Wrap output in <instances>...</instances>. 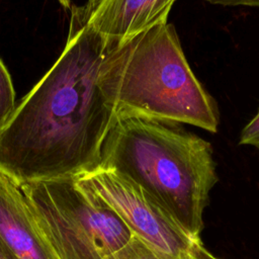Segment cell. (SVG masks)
<instances>
[{"mask_svg": "<svg viewBox=\"0 0 259 259\" xmlns=\"http://www.w3.org/2000/svg\"><path fill=\"white\" fill-rule=\"evenodd\" d=\"M112 46L74 11L61 56L0 130V173L20 186L99 168L115 120L100 79Z\"/></svg>", "mask_w": 259, "mask_h": 259, "instance_id": "6da1fadb", "label": "cell"}, {"mask_svg": "<svg viewBox=\"0 0 259 259\" xmlns=\"http://www.w3.org/2000/svg\"><path fill=\"white\" fill-rule=\"evenodd\" d=\"M99 167L139 184L192 238L201 240L203 211L218 182L207 141L178 122L118 115L104 140Z\"/></svg>", "mask_w": 259, "mask_h": 259, "instance_id": "7a4b0ae2", "label": "cell"}, {"mask_svg": "<svg viewBox=\"0 0 259 259\" xmlns=\"http://www.w3.org/2000/svg\"><path fill=\"white\" fill-rule=\"evenodd\" d=\"M100 79L115 117L135 115L218 132L217 102L193 74L171 23L112 46Z\"/></svg>", "mask_w": 259, "mask_h": 259, "instance_id": "3957f363", "label": "cell"}, {"mask_svg": "<svg viewBox=\"0 0 259 259\" xmlns=\"http://www.w3.org/2000/svg\"><path fill=\"white\" fill-rule=\"evenodd\" d=\"M19 188L59 259H107L133 237L120 218L76 178L27 182Z\"/></svg>", "mask_w": 259, "mask_h": 259, "instance_id": "277c9868", "label": "cell"}, {"mask_svg": "<svg viewBox=\"0 0 259 259\" xmlns=\"http://www.w3.org/2000/svg\"><path fill=\"white\" fill-rule=\"evenodd\" d=\"M99 196L136 236L168 259H192L201 240L192 238L139 184L126 176L97 168L76 178Z\"/></svg>", "mask_w": 259, "mask_h": 259, "instance_id": "5b68a950", "label": "cell"}, {"mask_svg": "<svg viewBox=\"0 0 259 259\" xmlns=\"http://www.w3.org/2000/svg\"><path fill=\"white\" fill-rule=\"evenodd\" d=\"M176 0H89L75 8L85 22L117 46L163 22Z\"/></svg>", "mask_w": 259, "mask_h": 259, "instance_id": "8992f818", "label": "cell"}, {"mask_svg": "<svg viewBox=\"0 0 259 259\" xmlns=\"http://www.w3.org/2000/svg\"><path fill=\"white\" fill-rule=\"evenodd\" d=\"M0 239L18 259H59L41 235L21 189L2 173Z\"/></svg>", "mask_w": 259, "mask_h": 259, "instance_id": "52a82bcc", "label": "cell"}, {"mask_svg": "<svg viewBox=\"0 0 259 259\" xmlns=\"http://www.w3.org/2000/svg\"><path fill=\"white\" fill-rule=\"evenodd\" d=\"M107 259H168L140 238L133 236L120 249Z\"/></svg>", "mask_w": 259, "mask_h": 259, "instance_id": "ba28073f", "label": "cell"}, {"mask_svg": "<svg viewBox=\"0 0 259 259\" xmlns=\"http://www.w3.org/2000/svg\"><path fill=\"white\" fill-rule=\"evenodd\" d=\"M16 107L15 91L10 75L0 60V130Z\"/></svg>", "mask_w": 259, "mask_h": 259, "instance_id": "9c48e42d", "label": "cell"}, {"mask_svg": "<svg viewBox=\"0 0 259 259\" xmlns=\"http://www.w3.org/2000/svg\"><path fill=\"white\" fill-rule=\"evenodd\" d=\"M239 144L252 146L259 152V108L252 119L241 131Z\"/></svg>", "mask_w": 259, "mask_h": 259, "instance_id": "30bf717a", "label": "cell"}, {"mask_svg": "<svg viewBox=\"0 0 259 259\" xmlns=\"http://www.w3.org/2000/svg\"><path fill=\"white\" fill-rule=\"evenodd\" d=\"M207 3L223 6H253L259 7V0H204Z\"/></svg>", "mask_w": 259, "mask_h": 259, "instance_id": "8fae6325", "label": "cell"}, {"mask_svg": "<svg viewBox=\"0 0 259 259\" xmlns=\"http://www.w3.org/2000/svg\"><path fill=\"white\" fill-rule=\"evenodd\" d=\"M192 259H222V258H219L212 255L209 251L205 249V247L202 244L195 250Z\"/></svg>", "mask_w": 259, "mask_h": 259, "instance_id": "7c38bea8", "label": "cell"}, {"mask_svg": "<svg viewBox=\"0 0 259 259\" xmlns=\"http://www.w3.org/2000/svg\"><path fill=\"white\" fill-rule=\"evenodd\" d=\"M0 259H18L0 239Z\"/></svg>", "mask_w": 259, "mask_h": 259, "instance_id": "4fadbf2b", "label": "cell"}, {"mask_svg": "<svg viewBox=\"0 0 259 259\" xmlns=\"http://www.w3.org/2000/svg\"><path fill=\"white\" fill-rule=\"evenodd\" d=\"M63 6H65V7H69L70 5H71V2H72V0H58Z\"/></svg>", "mask_w": 259, "mask_h": 259, "instance_id": "5bb4252c", "label": "cell"}]
</instances>
